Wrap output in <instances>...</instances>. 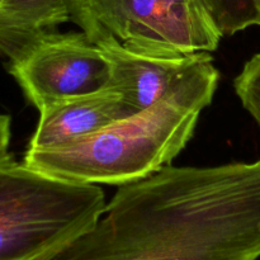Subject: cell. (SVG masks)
Segmentation results:
<instances>
[{
  "mask_svg": "<svg viewBox=\"0 0 260 260\" xmlns=\"http://www.w3.org/2000/svg\"><path fill=\"white\" fill-rule=\"evenodd\" d=\"M139 113L123 94L107 86L88 95L76 96L40 112L37 128L28 147H45L90 135Z\"/></svg>",
  "mask_w": 260,
  "mask_h": 260,
  "instance_id": "7",
  "label": "cell"
},
{
  "mask_svg": "<svg viewBox=\"0 0 260 260\" xmlns=\"http://www.w3.org/2000/svg\"><path fill=\"white\" fill-rule=\"evenodd\" d=\"M234 86L244 108L260 126V53L245 63L243 71L236 76Z\"/></svg>",
  "mask_w": 260,
  "mask_h": 260,
  "instance_id": "10",
  "label": "cell"
},
{
  "mask_svg": "<svg viewBox=\"0 0 260 260\" xmlns=\"http://www.w3.org/2000/svg\"><path fill=\"white\" fill-rule=\"evenodd\" d=\"M95 184L57 179L0 159V260H52L88 233L106 208Z\"/></svg>",
  "mask_w": 260,
  "mask_h": 260,
  "instance_id": "3",
  "label": "cell"
},
{
  "mask_svg": "<svg viewBox=\"0 0 260 260\" xmlns=\"http://www.w3.org/2000/svg\"><path fill=\"white\" fill-rule=\"evenodd\" d=\"M218 78L210 56L149 108L70 141L28 147L23 162L81 184L126 185L145 179L170 165L192 139Z\"/></svg>",
  "mask_w": 260,
  "mask_h": 260,
  "instance_id": "2",
  "label": "cell"
},
{
  "mask_svg": "<svg viewBox=\"0 0 260 260\" xmlns=\"http://www.w3.org/2000/svg\"><path fill=\"white\" fill-rule=\"evenodd\" d=\"M69 22L98 47L149 57L212 52L220 29L205 0H65Z\"/></svg>",
  "mask_w": 260,
  "mask_h": 260,
  "instance_id": "4",
  "label": "cell"
},
{
  "mask_svg": "<svg viewBox=\"0 0 260 260\" xmlns=\"http://www.w3.org/2000/svg\"><path fill=\"white\" fill-rule=\"evenodd\" d=\"M9 154V152H3V154H0V159H3V157L5 156V155H8Z\"/></svg>",
  "mask_w": 260,
  "mask_h": 260,
  "instance_id": "12",
  "label": "cell"
},
{
  "mask_svg": "<svg viewBox=\"0 0 260 260\" xmlns=\"http://www.w3.org/2000/svg\"><path fill=\"white\" fill-rule=\"evenodd\" d=\"M256 5H258V9H259V12H260V0H256Z\"/></svg>",
  "mask_w": 260,
  "mask_h": 260,
  "instance_id": "13",
  "label": "cell"
},
{
  "mask_svg": "<svg viewBox=\"0 0 260 260\" xmlns=\"http://www.w3.org/2000/svg\"><path fill=\"white\" fill-rule=\"evenodd\" d=\"M111 63L108 86L121 91L124 99L141 112L159 102L210 52L179 57H149L117 47H99Z\"/></svg>",
  "mask_w": 260,
  "mask_h": 260,
  "instance_id": "6",
  "label": "cell"
},
{
  "mask_svg": "<svg viewBox=\"0 0 260 260\" xmlns=\"http://www.w3.org/2000/svg\"><path fill=\"white\" fill-rule=\"evenodd\" d=\"M260 160L172 167L121 185L52 260H258Z\"/></svg>",
  "mask_w": 260,
  "mask_h": 260,
  "instance_id": "1",
  "label": "cell"
},
{
  "mask_svg": "<svg viewBox=\"0 0 260 260\" xmlns=\"http://www.w3.org/2000/svg\"><path fill=\"white\" fill-rule=\"evenodd\" d=\"M205 4L222 36L260 25L256 0H205Z\"/></svg>",
  "mask_w": 260,
  "mask_h": 260,
  "instance_id": "9",
  "label": "cell"
},
{
  "mask_svg": "<svg viewBox=\"0 0 260 260\" xmlns=\"http://www.w3.org/2000/svg\"><path fill=\"white\" fill-rule=\"evenodd\" d=\"M10 141V117L0 113V154L8 152Z\"/></svg>",
  "mask_w": 260,
  "mask_h": 260,
  "instance_id": "11",
  "label": "cell"
},
{
  "mask_svg": "<svg viewBox=\"0 0 260 260\" xmlns=\"http://www.w3.org/2000/svg\"><path fill=\"white\" fill-rule=\"evenodd\" d=\"M9 71L40 112L103 90L111 80L108 58L83 32L47 33L10 61Z\"/></svg>",
  "mask_w": 260,
  "mask_h": 260,
  "instance_id": "5",
  "label": "cell"
},
{
  "mask_svg": "<svg viewBox=\"0 0 260 260\" xmlns=\"http://www.w3.org/2000/svg\"><path fill=\"white\" fill-rule=\"evenodd\" d=\"M65 22V0H0V53L14 61Z\"/></svg>",
  "mask_w": 260,
  "mask_h": 260,
  "instance_id": "8",
  "label": "cell"
}]
</instances>
